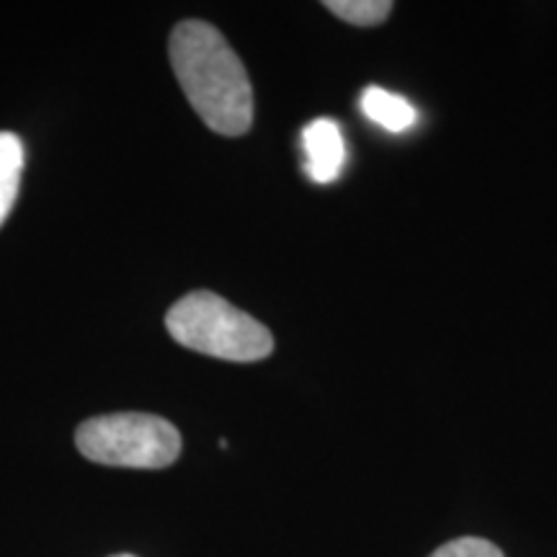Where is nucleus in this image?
I'll use <instances>...</instances> for the list:
<instances>
[{
  "mask_svg": "<svg viewBox=\"0 0 557 557\" xmlns=\"http://www.w3.org/2000/svg\"><path fill=\"white\" fill-rule=\"evenodd\" d=\"M333 16L344 18L354 26H377L393 13L389 0H329L325 3Z\"/></svg>",
  "mask_w": 557,
  "mask_h": 557,
  "instance_id": "7",
  "label": "nucleus"
},
{
  "mask_svg": "<svg viewBox=\"0 0 557 557\" xmlns=\"http://www.w3.org/2000/svg\"><path fill=\"white\" fill-rule=\"evenodd\" d=\"M361 111H364L367 120L380 124L387 132H406L416 124V109L403 96H395L377 86L361 94Z\"/></svg>",
  "mask_w": 557,
  "mask_h": 557,
  "instance_id": "5",
  "label": "nucleus"
},
{
  "mask_svg": "<svg viewBox=\"0 0 557 557\" xmlns=\"http://www.w3.org/2000/svg\"><path fill=\"white\" fill-rule=\"evenodd\" d=\"M305 143V169H308V176L318 184H331L341 176L346 163V145L344 137H341L338 124L333 120H315L305 127L302 135Z\"/></svg>",
  "mask_w": 557,
  "mask_h": 557,
  "instance_id": "4",
  "label": "nucleus"
},
{
  "mask_svg": "<svg viewBox=\"0 0 557 557\" xmlns=\"http://www.w3.org/2000/svg\"><path fill=\"white\" fill-rule=\"evenodd\" d=\"M21 171H24V145L13 132H0V225L18 197Z\"/></svg>",
  "mask_w": 557,
  "mask_h": 557,
  "instance_id": "6",
  "label": "nucleus"
},
{
  "mask_svg": "<svg viewBox=\"0 0 557 557\" xmlns=\"http://www.w3.org/2000/svg\"><path fill=\"white\" fill-rule=\"evenodd\" d=\"M114 557H135V555H114Z\"/></svg>",
  "mask_w": 557,
  "mask_h": 557,
  "instance_id": "9",
  "label": "nucleus"
},
{
  "mask_svg": "<svg viewBox=\"0 0 557 557\" xmlns=\"http://www.w3.org/2000/svg\"><path fill=\"white\" fill-rule=\"evenodd\" d=\"M431 557H504V553L487 540L459 537L438 547Z\"/></svg>",
  "mask_w": 557,
  "mask_h": 557,
  "instance_id": "8",
  "label": "nucleus"
},
{
  "mask_svg": "<svg viewBox=\"0 0 557 557\" xmlns=\"http://www.w3.org/2000/svg\"><path fill=\"white\" fill-rule=\"evenodd\" d=\"M169 52L178 86L199 120L218 135H246L253 124V88L225 37L207 21H181Z\"/></svg>",
  "mask_w": 557,
  "mask_h": 557,
  "instance_id": "1",
  "label": "nucleus"
},
{
  "mask_svg": "<svg viewBox=\"0 0 557 557\" xmlns=\"http://www.w3.org/2000/svg\"><path fill=\"white\" fill-rule=\"evenodd\" d=\"M173 341L191 351L225 361H261L274 351L267 325L214 292H191L165 315Z\"/></svg>",
  "mask_w": 557,
  "mask_h": 557,
  "instance_id": "2",
  "label": "nucleus"
},
{
  "mask_svg": "<svg viewBox=\"0 0 557 557\" xmlns=\"http://www.w3.org/2000/svg\"><path fill=\"white\" fill-rule=\"evenodd\" d=\"M75 444L90 462L109 468L160 470L181 455V434L173 423L150 413H114L88 418L75 431Z\"/></svg>",
  "mask_w": 557,
  "mask_h": 557,
  "instance_id": "3",
  "label": "nucleus"
}]
</instances>
